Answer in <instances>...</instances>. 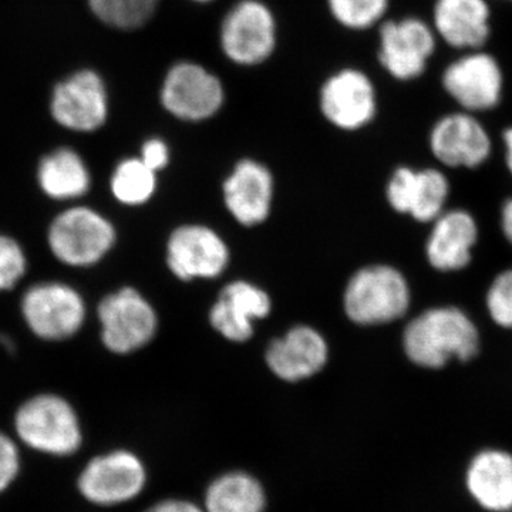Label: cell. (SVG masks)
Returning <instances> with one entry per match:
<instances>
[{"instance_id":"cell-34","label":"cell","mask_w":512,"mask_h":512,"mask_svg":"<svg viewBox=\"0 0 512 512\" xmlns=\"http://www.w3.org/2000/svg\"><path fill=\"white\" fill-rule=\"evenodd\" d=\"M503 141L505 147V163H507L508 170L512 175V127H508L504 131Z\"/></svg>"},{"instance_id":"cell-8","label":"cell","mask_w":512,"mask_h":512,"mask_svg":"<svg viewBox=\"0 0 512 512\" xmlns=\"http://www.w3.org/2000/svg\"><path fill=\"white\" fill-rule=\"evenodd\" d=\"M22 313L30 330L40 339L64 340L82 328L86 305L72 286L45 282L25 293Z\"/></svg>"},{"instance_id":"cell-9","label":"cell","mask_w":512,"mask_h":512,"mask_svg":"<svg viewBox=\"0 0 512 512\" xmlns=\"http://www.w3.org/2000/svg\"><path fill=\"white\" fill-rule=\"evenodd\" d=\"M276 45V23L271 10L258 0H242L225 16L221 46L229 60L242 66L265 62Z\"/></svg>"},{"instance_id":"cell-19","label":"cell","mask_w":512,"mask_h":512,"mask_svg":"<svg viewBox=\"0 0 512 512\" xmlns=\"http://www.w3.org/2000/svg\"><path fill=\"white\" fill-rule=\"evenodd\" d=\"M271 308V299L261 288L249 282H232L212 306L210 322L225 339L245 342L254 333L255 320L266 318Z\"/></svg>"},{"instance_id":"cell-28","label":"cell","mask_w":512,"mask_h":512,"mask_svg":"<svg viewBox=\"0 0 512 512\" xmlns=\"http://www.w3.org/2000/svg\"><path fill=\"white\" fill-rule=\"evenodd\" d=\"M487 308L498 326L512 329V269L494 279L487 295Z\"/></svg>"},{"instance_id":"cell-18","label":"cell","mask_w":512,"mask_h":512,"mask_svg":"<svg viewBox=\"0 0 512 512\" xmlns=\"http://www.w3.org/2000/svg\"><path fill=\"white\" fill-rule=\"evenodd\" d=\"M433 29L460 52L484 49L491 36L490 5L487 0H436Z\"/></svg>"},{"instance_id":"cell-26","label":"cell","mask_w":512,"mask_h":512,"mask_svg":"<svg viewBox=\"0 0 512 512\" xmlns=\"http://www.w3.org/2000/svg\"><path fill=\"white\" fill-rule=\"evenodd\" d=\"M160 0H89L94 15L113 28L134 30L153 18Z\"/></svg>"},{"instance_id":"cell-32","label":"cell","mask_w":512,"mask_h":512,"mask_svg":"<svg viewBox=\"0 0 512 512\" xmlns=\"http://www.w3.org/2000/svg\"><path fill=\"white\" fill-rule=\"evenodd\" d=\"M144 512H205V510L202 504L188 498L170 497L157 501Z\"/></svg>"},{"instance_id":"cell-5","label":"cell","mask_w":512,"mask_h":512,"mask_svg":"<svg viewBox=\"0 0 512 512\" xmlns=\"http://www.w3.org/2000/svg\"><path fill=\"white\" fill-rule=\"evenodd\" d=\"M47 241L60 262L84 268L97 264L113 248L116 229L92 208L74 207L57 215Z\"/></svg>"},{"instance_id":"cell-10","label":"cell","mask_w":512,"mask_h":512,"mask_svg":"<svg viewBox=\"0 0 512 512\" xmlns=\"http://www.w3.org/2000/svg\"><path fill=\"white\" fill-rule=\"evenodd\" d=\"M436 46L433 26L421 19L389 20L380 28V63L394 79L403 82L426 72Z\"/></svg>"},{"instance_id":"cell-24","label":"cell","mask_w":512,"mask_h":512,"mask_svg":"<svg viewBox=\"0 0 512 512\" xmlns=\"http://www.w3.org/2000/svg\"><path fill=\"white\" fill-rule=\"evenodd\" d=\"M37 181L47 197L74 200L90 190L92 178L89 168L76 151L60 148L40 161Z\"/></svg>"},{"instance_id":"cell-33","label":"cell","mask_w":512,"mask_h":512,"mask_svg":"<svg viewBox=\"0 0 512 512\" xmlns=\"http://www.w3.org/2000/svg\"><path fill=\"white\" fill-rule=\"evenodd\" d=\"M501 228H503L505 238L512 245V198L505 202L503 211H501Z\"/></svg>"},{"instance_id":"cell-25","label":"cell","mask_w":512,"mask_h":512,"mask_svg":"<svg viewBox=\"0 0 512 512\" xmlns=\"http://www.w3.org/2000/svg\"><path fill=\"white\" fill-rule=\"evenodd\" d=\"M156 191V173L141 158L121 161L111 178V192L121 204L141 205Z\"/></svg>"},{"instance_id":"cell-13","label":"cell","mask_w":512,"mask_h":512,"mask_svg":"<svg viewBox=\"0 0 512 512\" xmlns=\"http://www.w3.org/2000/svg\"><path fill=\"white\" fill-rule=\"evenodd\" d=\"M53 119L73 131L90 133L107 119V93L103 80L83 70L57 84L50 103Z\"/></svg>"},{"instance_id":"cell-36","label":"cell","mask_w":512,"mask_h":512,"mask_svg":"<svg viewBox=\"0 0 512 512\" xmlns=\"http://www.w3.org/2000/svg\"><path fill=\"white\" fill-rule=\"evenodd\" d=\"M508 2H512V0H508Z\"/></svg>"},{"instance_id":"cell-29","label":"cell","mask_w":512,"mask_h":512,"mask_svg":"<svg viewBox=\"0 0 512 512\" xmlns=\"http://www.w3.org/2000/svg\"><path fill=\"white\" fill-rule=\"evenodd\" d=\"M26 272V256L15 239L0 235V292L9 291Z\"/></svg>"},{"instance_id":"cell-21","label":"cell","mask_w":512,"mask_h":512,"mask_svg":"<svg viewBox=\"0 0 512 512\" xmlns=\"http://www.w3.org/2000/svg\"><path fill=\"white\" fill-rule=\"evenodd\" d=\"M466 488L483 510L512 511V454L501 448L478 451L468 463Z\"/></svg>"},{"instance_id":"cell-3","label":"cell","mask_w":512,"mask_h":512,"mask_svg":"<svg viewBox=\"0 0 512 512\" xmlns=\"http://www.w3.org/2000/svg\"><path fill=\"white\" fill-rule=\"evenodd\" d=\"M346 315L359 325H383L406 315L410 289L397 269L372 265L350 279L343 298Z\"/></svg>"},{"instance_id":"cell-16","label":"cell","mask_w":512,"mask_h":512,"mask_svg":"<svg viewBox=\"0 0 512 512\" xmlns=\"http://www.w3.org/2000/svg\"><path fill=\"white\" fill-rule=\"evenodd\" d=\"M325 338L309 326H296L266 350V363L275 376L296 383L318 375L328 362Z\"/></svg>"},{"instance_id":"cell-1","label":"cell","mask_w":512,"mask_h":512,"mask_svg":"<svg viewBox=\"0 0 512 512\" xmlns=\"http://www.w3.org/2000/svg\"><path fill=\"white\" fill-rule=\"evenodd\" d=\"M403 346L417 366L440 369L451 359H473L480 348V335L466 313L448 306L430 309L412 320L404 330Z\"/></svg>"},{"instance_id":"cell-6","label":"cell","mask_w":512,"mask_h":512,"mask_svg":"<svg viewBox=\"0 0 512 512\" xmlns=\"http://www.w3.org/2000/svg\"><path fill=\"white\" fill-rule=\"evenodd\" d=\"M444 92L467 113L493 110L503 100L501 64L485 50H471L453 60L441 76Z\"/></svg>"},{"instance_id":"cell-14","label":"cell","mask_w":512,"mask_h":512,"mask_svg":"<svg viewBox=\"0 0 512 512\" xmlns=\"http://www.w3.org/2000/svg\"><path fill=\"white\" fill-rule=\"evenodd\" d=\"M430 147L448 167L476 168L491 154V138L473 113L457 111L434 124Z\"/></svg>"},{"instance_id":"cell-30","label":"cell","mask_w":512,"mask_h":512,"mask_svg":"<svg viewBox=\"0 0 512 512\" xmlns=\"http://www.w3.org/2000/svg\"><path fill=\"white\" fill-rule=\"evenodd\" d=\"M22 468V458L15 441L0 431V493L15 483Z\"/></svg>"},{"instance_id":"cell-15","label":"cell","mask_w":512,"mask_h":512,"mask_svg":"<svg viewBox=\"0 0 512 512\" xmlns=\"http://www.w3.org/2000/svg\"><path fill=\"white\" fill-rule=\"evenodd\" d=\"M323 116L342 130L365 127L376 114V92L359 70H342L323 84L320 92Z\"/></svg>"},{"instance_id":"cell-22","label":"cell","mask_w":512,"mask_h":512,"mask_svg":"<svg viewBox=\"0 0 512 512\" xmlns=\"http://www.w3.org/2000/svg\"><path fill=\"white\" fill-rule=\"evenodd\" d=\"M478 228L467 211L441 214L427 241V258L433 268L441 272L460 271L471 262Z\"/></svg>"},{"instance_id":"cell-27","label":"cell","mask_w":512,"mask_h":512,"mask_svg":"<svg viewBox=\"0 0 512 512\" xmlns=\"http://www.w3.org/2000/svg\"><path fill=\"white\" fill-rule=\"evenodd\" d=\"M330 12L349 29L372 28L383 18L389 0H328Z\"/></svg>"},{"instance_id":"cell-11","label":"cell","mask_w":512,"mask_h":512,"mask_svg":"<svg viewBox=\"0 0 512 512\" xmlns=\"http://www.w3.org/2000/svg\"><path fill=\"white\" fill-rule=\"evenodd\" d=\"M161 101L178 119L207 120L224 104V87L218 77L200 64L181 62L165 76Z\"/></svg>"},{"instance_id":"cell-12","label":"cell","mask_w":512,"mask_h":512,"mask_svg":"<svg viewBox=\"0 0 512 512\" xmlns=\"http://www.w3.org/2000/svg\"><path fill=\"white\" fill-rule=\"evenodd\" d=\"M228 261L227 244L211 228L185 225L175 229L168 239V268L181 281L217 278Z\"/></svg>"},{"instance_id":"cell-2","label":"cell","mask_w":512,"mask_h":512,"mask_svg":"<svg viewBox=\"0 0 512 512\" xmlns=\"http://www.w3.org/2000/svg\"><path fill=\"white\" fill-rule=\"evenodd\" d=\"M19 440L37 453L67 457L83 443L82 424L72 404L57 394H39L15 414Z\"/></svg>"},{"instance_id":"cell-17","label":"cell","mask_w":512,"mask_h":512,"mask_svg":"<svg viewBox=\"0 0 512 512\" xmlns=\"http://www.w3.org/2000/svg\"><path fill=\"white\" fill-rule=\"evenodd\" d=\"M448 197L446 175L437 170L416 171L402 167L387 185V200L397 212L420 222L436 221Z\"/></svg>"},{"instance_id":"cell-7","label":"cell","mask_w":512,"mask_h":512,"mask_svg":"<svg viewBox=\"0 0 512 512\" xmlns=\"http://www.w3.org/2000/svg\"><path fill=\"white\" fill-rule=\"evenodd\" d=\"M101 339L110 352L128 355L146 346L157 332V313L137 289L123 288L100 302Z\"/></svg>"},{"instance_id":"cell-31","label":"cell","mask_w":512,"mask_h":512,"mask_svg":"<svg viewBox=\"0 0 512 512\" xmlns=\"http://www.w3.org/2000/svg\"><path fill=\"white\" fill-rule=\"evenodd\" d=\"M140 158L148 168L157 173V171L163 170L170 161V153H168L167 144L163 140L153 138V140H148L144 144Z\"/></svg>"},{"instance_id":"cell-35","label":"cell","mask_w":512,"mask_h":512,"mask_svg":"<svg viewBox=\"0 0 512 512\" xmlns=\"http://www.w3.org/2000/svg\"><path fill=\"white\" fill-rule=\"evenodd\" d=\"M194 2L207 3V2H211V0H194Z\"/></svg>"},{"instance_id":"cell-20","label":"cell","mask_w":512,"mask_h":512,"mask_svg":"<svg viewBox=\"0 0 512 512\" xmlns=\"http://www.w3.org/2000/svg\"><path fill=\"white\" fill-rule=\"evenodd\" d=\"M225 205L232 217L254 227L268 218L274 198V178L254 160H242L224 184Z\"/></svg>"},{"instance_id":"cell-23","label":"cell","mask_w":512,"mask_h":512,"mask_svg":"<svg viewBox=\"0 0 512 512\" xmlns=\"http://www.w3.org/2000/svg\"><path fill=\"white\" fill-rule=\"evenodd\" d=\"M205 512H266L265 485L245 470H229L212 478L205 488Z\"/></svg>"},{"instance_id":"cell-4","label":"cell","mask_w":512,"mask_h":512,"mask_svg":"<svg viewBox=\"0 0 512 512\" xmlns=\"http://www.w3.org/2000/svg\"><path fill=\"white\" fill-rule=\"evenodd\" d=\"M147 484L146 463L126 448L92 458L77 478L84 500L99 507L131 503L144 493Z\"/></svg>"}]
</instances>
